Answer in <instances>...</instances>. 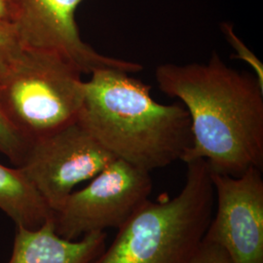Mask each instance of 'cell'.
I'll use <instances>...</instances> for the list:
<instances>
[{
    "instance_id": "obj_13",
    "label": "cell",
    "mask_w": 263,
    "mask_h": 263,
    "mask_svg": "<svg viewBox=\"0 0 263 263\" xmlns=\"http://www.w3.org/2000/svg\"><path fill=\"white\" fill-rule=\"evenodd\" d=\"M23 48L14 27L11 24L0 23V77L17 60Z\"/></svg>"
},
{
    "instance_id": "obj_1",
    "label": "cell",
    "mask_w": 263,
    "mask_h": 263,
    "mask_svg": "<svg viewBox=\"0 0 263 263\" xmlns=\"http://www.w3.org/2000/svg\"><path fill=\"white\" fill-rule=\"evenodd\" d=\"M160 90L189 114L192 144L181 161H207L212 173L239 177L263 168V86L253 72L227 66L213 51L207 63L163 64Z\"/></svg>"
},
{
    "instance_id": "obj_8",
    "label": "cell",
    "mask_w": 263,
    "mask_h": 263,
    "mask_svg": "<svg viewBox=\"0 0 263 263\" xmlns=\"http://www.w3.org/2000/svg\"><path fill=\"white\" fill-rule=\"evenodd\" d=\"M251 168L239 177L211 172L216 213L203 240L221 246L233 263H263V179Z\"/></svg>"
},
{
    "instance_id": "obj_9",
    "label": "cell",
    "mask_w": 263,
    "mask_h": 263,
    "mask_svg": "<svg viewBox=\"0 0 263 263\" xmlns=\"http://www.w3.org/2000/svg\"><path fill=\"white\" fill-rule=\"evenodd\" d=\"M13 251L8 263H90L106 244L105 232H94L78 240L57 234L52 217L35 230L16 226Z\"/></svg>"
},
{
    "instance_id": "obj_5",
    "label": "cell",
    "mask_w": 263,
    "mask_h": 263,
    "mask_svg": "<svg viewBox=\"0 0 263 263\" xmlns=\"http://www.w3.org/2000/svg\"><path fill=\"white\" fill-rule=\"evenodd\" d=\"M152 187L149 172L115 158L53 211L55 232L73 241L107 228L119 229L149 199Z\"/></svg>"
},
{
    "instance_id": "obj_14",
    "label": "cell",
    "mask_w": 263,
    "mask_h": 263,
    "mask_svg": "<svg viewBox=\"0 0 263 263\" xmlns=\"http://www.w3.org/2000/svg\"><path fill=\"white\" fill-rule=\"evenodd\" d=\"M188 263H233V261L221 246L203 240Z\"/></svg>"
},
{
    "instance_id": "obj_4",
    "label": "cell",
    "mask_w": 263,
    "mask_h": 263,
    "mask_svg": "<svg viewBox=\"0 0 263 263\" xmlns=\"http://www.w3.org/2000/svg\"><path fill=\"white\" fill-rule=\"evenodd\" d=\"M82 74L64 57L23 48L0 77L2 108L32 142L77 121L84 102Z\"/></svg>"
},
{
    "instance_id": "obj_2",
    "label": "cell",
    "mask_w": 263,
    "mask_h": 263,
    "mask_svg": "<svg viewBox=\"0 0 263 263\" xmlns=\"http://www.w3.org/2000/svg\"><path fill=\"white\" fill-rule=\"evenodd\" d=\"M77 120L116 158L149 173L182 159L192 144L186 108L157 103L148 85L118 69L91 73Z\"/></svg>"
},
{
    "instance_id": "obj_3",
    "label": "cell",
    "mask_w": 263,
    "mask_h": 263,
    "mask_svg": "<svg viewBox=\"0 0 263 263\" xmlns=\"http://www.w3.org/2000/svg\"><path fill=\"white\" fill-rule=\"evenodd\" d=\"M177 196L146 200L108 248L90 263H188L203 241L216 205L207 161L186 163Z\"/></svg>"
},
{
    "instance_id": "obj_15",
    "label": "cell",
    "mask_w": 263,
    "mask_h": 263,
    "mask_svg": "<svg viewBox=\"0 0 263 263\" xmlns=\"http://www.w3.org/2000/svg\"><path fill=\"white\" fill-rule=\"evenodd\" d=\"M0 23L11 24V12L8 0H0Z\"/></svg>"
},
{
    "instance_id": "obj_6",
    "label": "cell",
    "mask_w": 263,
    "mask_h": 263,
    "mask_svg": "<svg viewBox=\"0 0 263 263\" xmlns=\"http://www.w3.org/2000/svg\"><path fill=\"white\" fill-rule=\"evenodd\" d=\"M116 157L78 120L32 141L23 170L52 211Z\"/></svg>"
},
{
    "instance_id": "obj_11",
    "label": "cell",
    "mask_w": 263,
    "mask_h": 263,
    "mask_svg": "<svg viewBox=\"0 0 263 263\" xmlns=\"http://www.w3.org/2000/svg\"><path fill=\"white\" fill-rule=\"evenodd\" d=\"M31 141L10 122L0 103V152L17 167L23 166Z\"/></svg>"
},
{
    "instance_id": "obj_7",
    "label": "cell",
    "mask_w": 263,
    "mask_h": 263,
    "mask_svg": "<svg viewBox=\"0 0 263 263\" xmlns=\"http://www.w3.org/2000/svg\"><path fill=\"white\" fill-rule=\"evenodd\" d=\"M84 0H8L11 25L22 46L58 54L72 62L83 74L112 68L134 74L143 66L105 56L81 38L76 12Z\"/></svg>"
},
{
    "instance_id": "obj_12",
    "label": "cell",
    "mask_w": 263,
    "mask_h": 263,
    "mask_svg": "<svg viewBox=\"0 0 263 263\" xmlns=\"http://www.w3.org/2000/svg\"><path fill=\"white\" fill-rule=\"evenodd\" d=\"M219 27L227 43L235 52L234 58L237 60H241L250 66L259 84L263 86V65L260 60L245 44L244 41L237 35L234 26L231 23L221 22Z\"/></svg>"
},
{
    "instance_id": "obj_10",
    "label": "cell",
    "mask_w": 263,
    "mask_h": 263,
    "mask_svg": "<svg viewBox=\"0 0 263 263\" xmlns=\"http://www.w3.org/2000/svg\"><path fill=\"white\" fill-rule=\"evenodd\" d=\"M0 210L16 226L35 230L53 216L46 201L29 181L23 170L0 164Z\"/></svg>"
}]
</instances>
